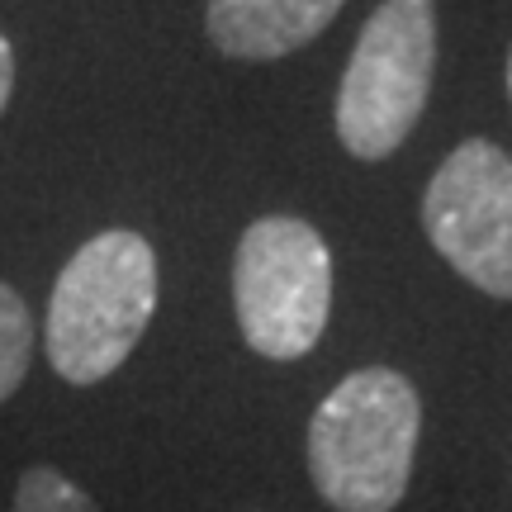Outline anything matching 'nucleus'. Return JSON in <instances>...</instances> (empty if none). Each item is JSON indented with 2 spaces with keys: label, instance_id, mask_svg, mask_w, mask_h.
<instances>
[{
  "label": "nucleus",
  "instance_id": "obj_1",
  "mask_svg": "<svg viewBox=\"0 0 512 512\" xmlns=\"http://www.w3.org/2000/svg\"><path fill=\"white\" fill-rule=\"evenodd\" d=\"M422 399L389 366L347 375L309 422V479L337 512H394L408 494Z\"/></svg>",
  "mask_w": 512,
  "mask_h": 512
},
{
  "label": "nucleus",
  "instance_id": "obj_2",
  "mask_svg": "<svg viewBox=\"0 0 512 512\" xmlns=\"http://www.w3.org/2000/svg\"><path fill=\"white\" fill-rule=\"evenodd\" d=\"M157 313V252L143 233L110 228L62 266L43 323L48 361L67 384H100L124 366Z\"/></svg>",
  "mask_w": 512,
  "mask_h": 512
},
{
  "label": "nucleus",
  "instance_id": "obj_3",
  "mask_svg": "<svg viewBox=\"0 0 512 512\" xmlns=\"http://www.w3.org/2000/svg\"><path fill=\"white\" fill-rule=\"evenodd\" d=\"M437 72V5L384 0L366 19L337 86V138L351 157L384 162L418 128Z\"/></svg>",
  "mask_w": 512,
  "mask_h": 512
},
{
  "label": "nucleus",
  "instance_id": "obj_4",
  "mask_svg": "<svg viewBox=\"0 0 512 512\" xmlns=\"http://www.w3.org/2000/svg\"><path fill=\"white\" fill-rule=\"evenodd\" d=\"M233 309L247 347L266 361H299L332 313V252L304 219H256L233 256Z\"/></svg>",
  "mask_w": 512,
  "mask_h": 512
},
{
  "label": "nucleus",
  "instance_id": "obj_5",
  "mask_svg": "<svg viewBox=\"0 0 512 512\" xmlns=\"http://www.w3.org/2000/svg\"><path fill=\"white\" fill-rule=\"evenodd\" d=\"M422 228L441 261L475 290L512 299V157L489 138L465 143L437 166L422 195Z\"/></svg>",
  "mask_w": 512,
  "mask_h": 512
},
{
  "label": "nucleus",
  "instance_id": "obj_6",
  "mask_svg": "<svg viewBox=\"0 0 512 512\" xmlns=\"http://www.w3.org/2000/svg\"><path fill=\"white\" fill-rule=\"evenodd\" d=\"M342 5L347 0H209L204 29L223 57L275 62L313 43L342 15Z\"/></svg>",
  "mask_w": 512,
  "mask_h": 512
},
{
  "label": "nucleus",
  "instance_id": "obj_7",
  "mask_svg": "<svg viewBox=\"0 0 512 512\" xmlns=\"http://www.w3.org/2000/svg\"><path fill=\"white\" fill-rule=\"evenodd\" d=\"M34 361V318L29 304L0 280V403H10Z\"/></svg>",
  "mask_w": 512,
  "mask_h": 512
},
{
  "label": "nucleus",
  "instance_id": "obj_8",
  "mask_svg": "<svg viewBox=\"0 0 512 512\" xmlns=\"http://www.w3.org/2000/svg\"><path fill=\"white\" fill-rule=\"evenodd\" d=\"M15 512H100L95 498L53 465L24 470L15 484Z\"/></svg>",
  "mask_w": 512,
  "mask_h": 512
},
{
  "label": "nucleus",
  "instance_id": "obj_9",
  "mask_svg": "<svg viewBox=\"0 0 512 512\" xmlns=\"http://www.w3.org/2000/svg\"><path fill=\"white\" fill-rule=\"evenodd\" d=\"M10 91H15V48H10V38L0 34V114L10 105Z\"/></svg>",
  "mask_w": 512,
  "mask_h": 512
},
{
  "label": "nucleus",
  "instance_id": "obj_10",
  "mask_svg": "<svg viewBox=\"0 0 512 512\" xmlns=\"http://www.w3.org/2000/svg\"><path fill=\"white\" fill-rule=\"evenodd\" d=\"M508 86H512V57H508Z\"/></svg>",
  "mask_w": 512,
  "mask_h": 512
}]
</instances>
